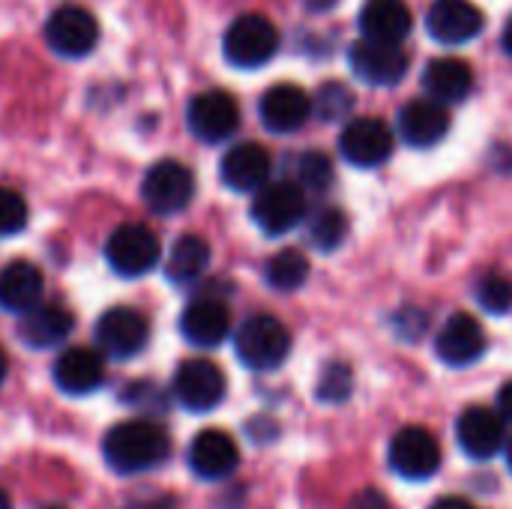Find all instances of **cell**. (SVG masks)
Wrapping results in <instances>:
<instances>
[{
  "instance_id": "cell-16",
  "label": "cell",
  "mask_w": 512,
  "mask_h": 509,
  "mask_svg": "<svg viewBox=\"0 0 512 509\" xmlns=\"http://www.w3.org/2000/svg\"><path fill=\"white\" fill-rule=\"evenodd\" d=\"M258 114L261 123L270 132L288 135L306 126V120L312 117V99L303 87L297 84H273L270 90H264L261 102H258Z\"/></svg>"
},
{
  "instance_id": "cell-38",
  "label": "cell",
  "mask_w": 512,
  "mask_h": 509,
  "mask_svg": "<svg viewBox=\"0 0 512 509\" xmlns=\"http://www.w3.org/2000/svg\"><path fill=\"white\" fill-rule=\"evenodd\" d=\"M132 509H180V504L171 495H159V498H150V501H144V504Z\"/></svg>"
},
{
  "instance_id": "cell-42",
  "label": "cell",
  "mask_w": 512,
  "mask_h": 509,
  "mask_svg": "<svg viewBox=\"0 0 512 509\" xmlns=\"http://www.w3.org/2000/svg\"><path fill=\"white\" fill-rule=\"evenodd\" d=\"M6 372H9V360H6V351H3V345H0V387H3V381H6Z\"/></svg>"
},
{
  "instance_id": "cell-18",
  "label": "cell",
  "mask_w": 512,
  "mask_h": 509,
  "mask_svg": "<svg viewBox=\"0 0 512 509\" xmlns=\"http://www.w3.org/2000/svg\"><path fill=\"white\" fill-rule=\"evenodd\" d=\"M435 351H438L441 363H447L453 369L471 366L486 351V333H483V327H480V321L474 315L456 312L441 327L438 342H435Z\"/></svg>"
},
{
  "instance_id": "cell-6",
  "label": "cell",
  "mask_w": 512,
  "mask_h": 509,
  "mask_svg": "<svg viewBox=\"0 0 512 509\" xmlns=\"http://www.w3.org/2000/svg\"><path fill=\"white\" fill-rule=\"evenodd\" d=\"M195 195V174L189 165L177 159H159L147 168L141 180V198L144 204L159 216H174L189 207Z\"/></svg>"
},
{
  "instance_id": "cell-22",
  "label": "cell",
  "mask_w": 512,
  "mask_h": 509,
  "mask_svg": "<svg viewBox=\"0 0 512 509\" xmlns=\"http://www.w3.org/2000/svg\"><path fill=\"white\" fill-rule=\"evenodd\" d=\"M456 438L465 456L492 459L504 447V417L489 408H468L456 423Z\"/></svg>"
},
{
  "instance_id": "cell-10",
  "label": "cell",
  "mask_w": 512,
  "mask_h": 509,
  "mask_svg": "<svg viewBox=\"0 0 512 509\" xmlns=\"http://www.w3.org/2000/svg\"><path fill=\"white\" fill-rule=\"evenodd\" d=\"M150 324L132 306H114L96 321V345L114 360H129L147 348Z\"/></svg>"
},
{
  "instance_id": "cell-2",
  "label": "cell",
  "mask_w": 512,
  "mask_h": 509,
  "mask_svg": "<svg viewBox=\"0 0 512 509\" xmlns=\"http://www.w3.org/2000/svg\"><path fill=\"white\" fill-rule=\"evenodd\" d=\"M234 351L246 369L270 372L279 369L291 354V333L273 315H252L237 327Z\"/></svg>"
},
{
  "instance_id": "cell-4",
  "label": "cell",
  "mask_w": 512,
  "mask_h": 509,
  "mask_svg": "<svg viewBox=\"0 0 512 509\" xmlns=\"http://www.w3.org/2000/svg\"><path fill=\"white\" fill-rule=\"evenodd\" d=\"M159 255V237L141 222L117 225L105 243V261L123 279H138L150 273L159 264Z\"/></svg>"
},
{
  "instance_id": "cell-24",
  "label": "cell",
  "mask_w": 512,
  "mask_h": 509,
  "mask_svg": "<svg viewBox=\"0 0 512 509\" xmlns=\"http://www.w3.org/2000/svg\"><path fill=\"white\" fill-rule=\"evenodd\" d=\"M45 279L36 264L12 261L0 270V309L12 315H24L42 303Z\"/></svg>"
},
{
  "instance_id": "cell-8",
  "label": "cell",
  "mask_w": 512,
  "mask_h": 509,
  "mask_svg": "<svg viewBox=\"0 0 512 509\" xmlns=\"http://www.w3.org/2000/svg\"><path fill=\"white\" fill-rule=\"evenodd\" d=\"M42 36H45L48 48L57 57L78 60V57H87L96 48L99 24L84 6H57L45 21Z\"/></svg>"
},
{
  "instance_id": "cell-20",
  "label": "cell",
  "mask_w": 512,
  "mask_h": 509,
  "mask_svg": "<svg viewBox=\"0 0 512 509\" xmlns=\"http://www.w3.org/2000/svg\"><path fill=\"white\" fill-rule=\"evenodd\" d=\"M180 333L195 348H216L231 333V312L222 300H192L180 315Z\"/></svg>"
},
{
  "instance_id": "cell-44",
  "label": "cell",
  "mask_w": 512,
  "mask_h": 509,
  "mask_svg": "<svg viewBox=\"0 0 512 509\" xmlns=\"http://www.w3.org/2000/svg\"><path fill=\"white\" fill-rule=\"evenodd\" d=\"M507 462H510V471H512V441H510V447H507Z\"/></svg>"
},
{
  "instance_id": "cell-43",
  "label": "cell",
  "mask_w": 512,
  "mask_h": 509,
  "mask_svg": "<svg viewBox=\"0 0 512 509\" xmlns=\"http://www.w3.org/2000/svg\"><path fill=\"white\" fill-rule=\"evenodd\" d=\"M12 504H9V495L3 492V486H0V509H9Z\"/></svg>"
},
{
  "instance_id": "cell-28",
  "label": "cell",
  "mask_w": 512,
  "mask_h": 509,
  "mask_svg": "<svg viewBox=\"0 0 512 509\" xmlns=\"http://www.w3.org/2000/svg\"><path fill=\"white\" fill-rule=\"evenodd\" d=\"M264 279H267V285L276 288V291H285V294H288V291H297V288H303L306 279H309V261H306V255H303L300 249H282V252H276V255L267 261Z\"/></svg>"
},
{
  "instance_id": "cell-23",
  "label": "cell",
  "mask_w": 512,
  "mask_h": 509,
  "mask_svg": "<svg viewBox=\"0 0 512 509\" xmlns=\"http://www.w3.org/2000/svg\"><path fill=\"white\" fill-rule=\"evenodd\" d=\"M450 132V114L444 102L435 99H414L399 111V135L420 150L435 147Z\"/></svg>"
},
{
  "instance_id": "cell-40",
  "label": "cell",
  "mask_w": 512,
  "mask_h": 509,
  "mask_svg": "<svg viewBox=\"0 0 512 509\" xmlns=\"http://www.w3.org/2000/svg\"><path fill=\"white\" fill-rule=\"evenodd\" d=\"M312 12H318V9H333L336 6V0H303Z\"/></svg>"
},
{
  "instance_id": "cell-7",
  "label": "cell",
  "mask_w": 512,
  "mask_h": 509,
  "mask_svg": "<svg viewBox=\"0 0 512 509\" xmlns=\"http://www.w3.org/2000/svg\"><path fill=\"white\" fill-rule=\"evenodd\" d=\"M225 390H228L225 372L213 360L195 357V360L180 363L174 372V399L192 414H207L219 408L225 399Z\"/></svg>"
},
{
  "instance_id": "cell-5",
  "label": "cell",
  "mask_w": 512,
  "mask_h": 509,
  "mask_svg": "<svg viewBox=\"0 0 512 509\" xmlns=\"http://www.w3.org/2000/svg\"><path fill=\"white\" fill-rule=\"evenodd\" d=\"M252 219L270 237L288 234L291 228H297L306 219V192H303V186H297L291 180L264 183L252 198Z\"/></svg>"
},
{
  "instance_id": "cell-29",
  "label": "cell",
  "mask_w": 512,
  "mask_h": 509,
  "mask_svg": "<svg viewBox=\"0 0 512 509\" xmlns=\"http://www.w3.org/2000/svg\"><path fill=\"white\" fill-rule=\"evenodd\" d=\"M348 234V216L339 207H324L309 222V243L321 252H333Z\"/></svg>"
},
{
  "instance_id": "cell-31",
  "label": "cell",
  "mask_w": 512,
  "mask_h": 509,
  "mask_svg": "<svg viewBox=\"0 0 512 509\" xmlns=\"http://www.w3.org/2000/svg\"><path fill=\"white\" fill-rule=\"evenodd\" d=\"M477 303L489 315H507L512 309V279L504 273H489L477 285Z\"/></svg>"
},
{
  "instance_id": "cell-35",
  "label": "cell",
  "mask_w": 512,
  "mask_h": 509,
  "mask_svg": "<svg viewBox=\"0 0 512 509\" xmlns=\"http://www.w3.org/2000/svg\"><path fill=\"white\" fill-rule=\"evenodd\" d=\"M396 327H399V333L405 339H417L426 330V315L423 312H414V309H405V312H399Z\"/></svg>"
},
{
  "instance_id": "cell-37",
  "label": "cell",
  "mask_w": 512,
  "mask_h": 509,
  "mask_svg": "<svg viewBox=\"0 0 512 509\" xmlns=\"http://www.w3.org/2000/svg\"><path fill=\"white\" fill-rule=\"evenodd\" d=\"M498 411H501L504 420H510L512 423V381L510 384H504L501 393H498Z\"/></svg>"
},
{
  "instance_id": "cell-33",
  "label": "cell",
  "mask_w": 512,
  "mask_h": 509,
  "mask_svg": "<svg viewBox=\"0 0 512 509\" xmlns=\"http://www.w3.org/2000/svg\"><path fill=\"white\" fill-rule=\"evenodd\" d=\"M297 177L306 189L324 192L333 183V162L321 150H306L297 162Z\"/></svg>"
},
{
  "instance_id": "cell-36",
  "label": "cell",
  "mask_w": 512,
  "mask_h": 509,
  "mask_svg": "<svg viewBox=\"0 0 512 509\" xmlns=\"http://www.w3.org/2000/svg\"><path fill=\"white\" fill-rule=\"evenodd\" d=\"M348 509H390V504H387V498L381 492L372 489V492H360Z\"/></svg>"
},
{
  "instance_id": "cell-3",
  "label": "cell",
  "mask_w": 512,
  "mask_h": 509,
  "mask_svg": "<svg viewBox=\"0 0 512 509\" xmlns=\"http://www.w3.org/2000/svg\"><path fill=\"white\" fill-rule=\"evenodd\" d=\"M225 57L237 69H258L270 63L279 51V30L270 18L258 12H246L231 21L222 39Z\"/></svg>"
},
{
  "instance_id": "cell-32",
  "label": "cell",
  "mask_w": 512,
  "mask_h": 509,
  "mask_svg": "<svg viewBox=\"0 0 512 509\" xmlns=\"http://www.w3.org/2000/svg\"><path fill=\"white\" fill-rule=\"evenodd\" d=\"M354 390V375L345 363H327L321 378H318V390L315 396L327 405H339L351 396Z\"/></svg>"
},
{
  "instance_id": "cell-17",
  "label": "cell",
  "mask_w": 512,
  "mask_h": 509,
  "mask_svg": "<svg viewBox=\"0 0 512 509\" xmlns=\"http://www.w3.org/2000/svg\"><path fill=\"white\" fill-rule=\"evenodd\" d=\"M270 171L273 159L255 141L234 144L219 162V177L231 192H258L264 183H270Z\"/></svg>"
},
{
  "instance_id": "cell-30",
  "label": "cell",
  "mask_w": 512,
  "mask_h": 509,
  "mask_svg": "<svg viewBox=\"0 0 512 509\" xmlns=\"http://www.w3.org/2000/svg\"><path fill=\"white\" fill-rule=\"evenodd\" d=\"M354 108V93L342 84V81H327L318 96L312 99V111L324 120V123H339L345 120V114Z\"/></svg>"
},
{
  "instance_id": "cell-27",
  "label": "cell",
  "mask_w": 512,
  "mask_h": 509,
  "mask_svg": "<svg viewBox=\"0 0 512 509\" xmlns=\"http://www.w3.org/2000/svg\"><path fill=\"white\" fill-rule=\"evenodd\" d=\"M210 264V246L204 237L198 234H183L177 237V243L171 246L168 252V261H165V273L171 282H195Z\"/></svg>"
},
{
  "instance_id": "cell-26",
  "label": "cell",
  "mask_w": 512,
  "mask_h": 509,
  "mask_svg": "<svg viewBox=\"0 0 512 509\" xmlns=\"http://www.w3.org/2000/svg\"><path fill=\"white\" fill-rule=\"evenodd\" d=\"M357 21H360V30L366 39L393 42V45H399L414 27L411 9L402 0H369L360 9Z\"/></svg>"
},
{
  "instance_id": "cell-13",
  "label": "cell",
  "mask_w": 512,
  "mask_h": 509,
  "mask_svg": "<svg viewBox=\"0 0 512 509\" xmlns=\"http://www.w3.org/2000/svg\"><path fill=\"white\" fill-rule=\"evenodd\" d=\"M339 150L357 168H378L393 156V132L381 117H357L342 129Z\"/></svg>"
},
{
  "instance_id": "cell-19",
  "label": "cell",
  "mask_w": 512,
  "mask_h": 509,
  "mask_svg": "<svg viewBox=\"0 0 512 509\" xmlns=\"http://www.w3.org/2000/svg\"><path fill=\"white\" fill-rule=\"evenodd\" d=\"M240 450L231 435L219 429H204L189 447V468L198 480H225L237 471Z\"/></svg>"
},
{
  "instance_id": "cell-39",
  "label": "cell",
  "mask_w": 512,
  "mask_h": 509,
  "mask_svg": "<svg viewBox=\"0 0 512 509\" xmlns=\"http://www.w3.org/2000/svg\"><path fill=\"white\" fill-rule=\"evenodd\" d=\"M432 509H474L465 498H441V501H435Z\"/></svg>"
},
{
  "instance_id": "cell-11",
  "label": "cell",
  "mask_w": 512,
  "mask_h": 509,
  "mask_svg": "<svg viewBox=\"0 0 512 509\" xmlns=\"http://www.w3.org/2000/svg\"><path fill=\"white\" fill-rule=\"evenodd\" d=\"M351 72L372 84V87H390L399 84L408 72V54L393 45V42H378V39H360L348 51Z\"/></svg>"
},
{
  "instance_id": "cell-12",
  "label": "cell",
  "mask_w": 512,
  "mask_h": 509,
  "mask_svg": "<svg viewBox=\"0 0 512 509\" xmlns=\"http://www.w3.org/2000/svg\"><path fill=\"white\" fill-rule=\"evenodd\" d=\"M390 468L405 480H429L441 468V447L429 429L405 426L390 441Z\"/></svg>"
},
{
  "instance_id": "cell-1",
  "label": "cell",
  "mask_w": 512,
  "mask_h": 509,
  "mask_svg": "<svg viewBox=\"0 0 512 509\" xmlns=\"http://www.w3.org/2000/svg\"><path fill=\"white\" fill-rule=\"evenodd\" d=\"M102 456L114 474L135 477V474L159 468L171 456V438L159 423L147 417L123 420L108 429L102 441Z\"/></svg>"
},
{
  "instance_id": "cell-45",
  "label": "cell",
  "mask_w": 512,
  "mask_h": 509,
  "mask_svg": "<svg viewBox=\"0 0 512 509\" xmlns=\"http://www.w3.org/2000/svg\"><path fill=\"white\" fill-rule=\"evenodd\" d=\"M51 509H57V507H51Z\"/></svg>"
},
{
  "instance_id": "cell-15",
  "label": "cell",
  "mask_w": 512,
  "mask_h": 509,
  "mask_svg": "<svg viewBox=\"0 0 512 509\" xmlns=\"http://www.w3.org/2000/svg\"><path fill=\"white\" fill-rule=\"evenodd\" d=\"M54 384L66 396H90L105 384V357L93 348H66L54 360Z\"/></svg>"
},
{
  "instance_id": "cell-14",
  "label": "cell",
  "mask_w": 512,
  "mask_h": 509,
  "mask_svg": "<svg viewBox=\"0 0 512 509\" xmlns=\"http://www.w3.org/2000/svg\"><path fill=\"white\" fill-rule=\"evenodd\" d=\"M486 18L474 0H432L426 12L429 36L444 45H465L480 36Z\"/></svg>"
},
{
  "instance_id": "cell-25",
  "label": "cell",
  "mask_w": 512,
  "mask_h": 509,
  "mask_svg": "<svg viewBox=\"0 0 512 509\" xmlns=\"http://www.w3.org/2000/svg\"><path fill=\"white\" fill-rule=\"evenodd\" d=\"M423 90L435 102H462L474 90V69L459 57H438L423 72Z\"/></svg>"
},
{
  "instance_id": "cell-34",
  "label": "cell",
  "mask_w": 512,
  "mask_h": 509,
  "mask_svg": "<svg viewBox=\"0 0 512 509\" xmlns=\"http://www.w3.org/2000/svg\"><path fill=\"white\" fill-rule=\"evenodd\" d=\"M27 201L21 192L9 189V186H0V237H12L18 231L27 228Z\"/></svg>"
},
{
  "instance_id": "cell-9",
  "label": "cell",
  "mask_w": 512,
  "mask_h": 509,
  "mask_svg": "<svg viewBox=\"0 0 512 509\" xmlns=\"http://www.w3.org/2000/svg\"><path fill=\"white\" fill-rule=\"evenodd\" d=\"M189 132L204 144L228 141L240 126V105L225 90H204L186 108Z\"/></svg>"
},
{
  "instance_id": "cell-21",
  "label": "cell",
  "mask_w": 512,
  "mask_h": 509,
  "mask_svg": "<svg viewBox=\"0 0 512 509\" xmlns=\"http://www.w3.org/2000/svg\"><path fill=\"white\" fill-rule=\"evenodd\" d=\"M72 330H75V318L60 303H39L30 312H24L18 321V339L33 351L63 345Z\"/></svg>"
},
{
  "instance_id": "cell-41",
  "label": "cell",
  "mask_w": 512,
  "mask_h": 509,
  "mask_svg": "<svg viewBox=\"0 0 512 509\" xmlns=\"http://www.w3.org/2000/svg\"><path fill=\"white\" fill-rule=\"evenodd\" d=\"M501 42H504V51L512 57V15L510 21H507V27H504V36H501Z\"/></svg>"
}]
</instances>
